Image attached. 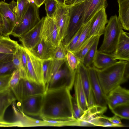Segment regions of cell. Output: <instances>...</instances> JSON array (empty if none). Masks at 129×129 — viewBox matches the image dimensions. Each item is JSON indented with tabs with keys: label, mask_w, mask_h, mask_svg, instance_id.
I'll return each instance as SVG.
<instances>
[{
	"label": "cell",
	"mask_w": 129,
	"mask_h": 129,
	"mask_svg": "<svg viewBox=\"0 0 129 129\" xmlns=\"http://www.w3.org/2000/svg\"><path fill=\"white\" fill-rule=\"evenodd\" d=\"M16 100L11 89L0 90V120H4L5 112Z\"/></svg>",
	"instance_id": "obj_21"
},
{
	"label": "cell",
	"mask_w": 129,
	"mask_h": 129,
	"mask_svg": "<svg viewBox=\"0 0 129 129\" xmlns=\"http://www.w3.org/2000/svg\"><path fill=\"white\" fill-rule=\"evenodd\" d=\"M52 59L42 60L43 82L45 86L51 77V65Z\"/></svg>",
	"instance_id": "obj_33"
},
{
	"label": "cell",
	"mask_w": 129,
	"mask_h": 129,
	"mask_svg": "<svg viewBox=\"0 0 129 129\" xmlns=\"http://www.w3.org/2000/svg\"><path fill=\"white\" fill-rule=\"evenodd\" d=\"M118 61L112 54L104 53L98 50L92 66L97 69H102Z\"/></svg>",
	"instance_id": "obj_20"
},
{
	"label": "cell",
	"mask_w": 129,
	"mask_h": 129,
	"mask_svg": "<svg viewBox=\"0 0 129 129\" xmlns=\"http://www.w3.org/2000/svg\"><path fill=\"white\" fill-rule=\"evenodd\" d=\"M87 108L97 104L91 89L87 99Z\"/></svg>",
	"instance_id": "obj_48"
},
{
	"label": "cell",
	"mask_w": 129,
	"mask_h": 129,
	"mask_svg": "<svg viewBox=\"0 0 129 129\" xmlns=\"http://www.w3.org/2000/svg\"><path fill=\"white\" fill-rule=\"evenodd\" d=\"M13 54L0 53V64L12 61Z\"/></svg>",
	"instance_id": "obj_47"
},
{
	"label": "cell",
	"mask_w": 129,
	"mask_h": 129,
	"mask_svg": "<svg viewBox=\"0 0 129 129\" xmlns=\"http://www.w3.org/2000/svg\"><path fill=\"white\" fill-rule=\"evenodd\" d=\"M108 21L106 9L98 12L91 19L88 38L93 36H101L103 34Z\"/></svg>",
	"instance_id": "obj_15"
},
{
	"label": "cell",
	"mask_w": 129,
	"mask_h": 129,
	"mask_svg": "<svg viewBox=\"0 0 129 129\" xmlns=\"http://www.w3.org/2000/svg\"><path fill=\"white\" fill-rule=\"evenodd\" d=\"M33 2L39 8L44 4L45 0H30Z\"/></svg>",
	"instance_id": "obj_49"
},
{
	"label": "cell",
	"mask_w": 129,
	"mask_h": 129,
	"mask_svg": "<svg viewBox=\"0 0 129 129\" xmlns=\"http://www.w3.org/2000/svg\"><path fill=\"white\" fill-rule=\"evenodd\" d=\"M92 66L96 71L103 91L106 96L128 79V61L119 60L102 69Z\"/></svg>",
	"instance_id": "obj_2"
},
{
	"label": "cell",
	"mask_w": 129,
	"mask_h": 129,
	"mask_svg": "<svg viewBox=\"0 0 129 129\" xmlns=\"http://www.w3.org/2000/svg\"><path fill=\"white\" fill-rule=\"evenodd\" d=\"M67 5L69 10V20L67 35L62 41L64 46L67 44L83 24L84 2L74 5Z\"/></svg>",
	"instance_id": "obj_7"
},
{
	"label": "cell",
	"mask_w": 129,
	"mask_h": 129,
	"mask_svg": "<svg viewBox=\"0 0 129 129\" xmlns=\"http://www.w3.org/2000/svg\"><path fill=\"white\" fill-rule=\"evenodd\" d=\"M73 115L74 117L77 119H80L84 114V111L77 104L74 98L72 99Z\"/></svg>",
	"instance_id": "obj_43"
},
{
	"label": "cell",
	"mask_w": 129,
	"mask_h": 129,
	"mask_svg": "<svg viewBox=\"0 0 129 129\" xmlns=\"http://www.w3.org/2000/svg\"><path fill=\"white\" fill-rule=\"evenodd\" d=\"M43 94L29 96L20 103L21 112L26 115L39 116L43 105Z\"/></svg>",
	"instance_id": "obj_12"
},
{
	"label": "cell",
	"mask_w": 129,
	"mask_h": 129,
	"mask_svg": "<svg viewBox=\"0 0 129 129\" xmlns=\"http://www.w3.org/2000/svg\"><path fill=\"white\" fill-rule=\"evenodd\" d=\"M85 1V0H75L72 4L71 5H74L82 2H84Z\"/></svg>",
	"instance_id": "obj_50"
},
{
	"label": "cell",
	"mask_w": 129,
	"mask_h": 129,
	"mask_svg": "<svg viewBox=\"0 0 129 129\" xmlns=\"http://www.w3.org/2000/svg\"><path fill=\"white\" fill-rule=\"evenodd\" d=\"M20 45L17 41L11 39L9 36L0 34V53L13 54Z\"/></svg>",
	"instance_id": "obj_23"
},
{
	"label": "cell",
	"mask_w": 129,
	"mask_h": 129,
	"mask_svg": "<svg viewBox=\"0 0 129 129\" xmlns=\"http://www.w3.org/2000/svg\"><path fill=\"white\" fill-rule=\"evenodd\" d=\"M111 110L120 118L129 119V104H120Z\"/></svg>",
	"instance_id": "obj_32"
},
{
	"label": "cell",
	"mask_w": 129,
	"mask_h": 129,
	"mask_svg": "<svg viewBox=\"0 0 129 129\" xmlns=\"http://www.w3.org/2000/svg\"><path fill=\"white\" fill-rule=\"evenodd\" d=\"M11 90L16 99L20 103L29 96L44 94L46 88L45 86L43 84L21 79L17 85Z\"/></svg>",
	"instance_id": "obj_8"
},
{
	"label": "cell",
	"mask_w": 129,
	"mask_h": 129,
	"mask_svg": "<svg viewBox=\"0 0 129 129\" xmlns=\"http://www.w3.org/2000/svg\"><path fill=\"white\" fill-rule=\"evenodd\" d=\"M57 2L59 4L63 5H66L65 4V0H56Z\"/></svg>",
	"instance_id": "obj_52"
},
{
	"label": "cell",
	"mask_w": 129,
	"mask_h": 129,
	"mask_svg": "<svg viewBox=\"0 0 129 129\" xmlns=\"http://www.w3.org/2000/svg\"><path fill=\"white\" fill-rule=\"evenodd\" d=\"M100 36L96 38L93 44L84 56L82 63L87 67L92 65L93 61L98 50L97 48Z\"/></svg>",
	"instance_id": "obj_27"
},
{
	"label": "cell",
	"mask_w": 129,
	"mask_h": 129,
	"mask_svg": "<svg viewBox=\"0 0 129 129\" xmlns=\"http://www.w3.org/2000/svg\"><path fill=\"white\" fill-rule=\"evenodd\" d=\"M77 70L80 78L87 99L91 90L90 79L87 67L80 62Z\"/></svg>",
	"instance_id": "obj_24"
},
{
	"label": "cell",
	"mask_w": 129,
	"mask_h": 129,
	"mask_svg": "<svg viewBox=\"0 0 129 129\" xmlns=\"http://www.w3.org/2000/svg\"><path fill=\"white\" fill-rule=\"evenodd\" d=\"M75 0H65V4L66 5H71Z\"/></svg>",
	"instance_id": "obj_51"
},
{
	"label": "cell",
	"mask_w": 129,
	"mask_h": 129,
	"mask_svg": "<svg viewBox=\"0 0 129 129\" xmlns=\"http://www.w3.org/2000/svg\"><path fill=\"white\" fill-rule=\"evenodd\" d=\"M83 25L75 34L71 39L65 46L67 50L72 51L77 42L82 30Z\"/></svg>",
	"instance_id": "obj_38"
},
{
	"label": "cell",
	"mask_w": 129,
	"mask_h": 129,
	"mask_svg": "<svg viewBox=\"0 0 129 129\" xmlns=\"http://www.w3.org/2000/svg\"><path fill=\"white\" fill-rule=\"evenodd\" d=\"M90 79L91 89L97 105L107 107L106 95L99 82L95 71L92 66L87 67Z\"/></svg>",
	"instance_id": "obj_14"
},
{
	"label": "cell",
	"mask_w": 129,
	"mask_h": 129,
	"mask_svg": "<svg viewBox=\"0 0 129 129\" xmlns=\"http://www.w3.org/2000/svg\"><path fill=\"white\" fill-rule=\"evenodd\" d=\"M57 6L53 18L58 28L60 37L62 41L67 35L68 27L69 10L67 5H61L57 2Z\"/></svg>",
	"instance_id": "obj_13"
},
{
	"label": "cell",
	"mask_w": 129,
	"mask_h": 129,
	"mask_svg": "<svg viewBox=\"0 0 129 129\" xmlns=\"http://www.w3.org/2000/svg\"><path fill=\"white\" fill-rule=\"evenodd\" d=\"M2 20L1 18L0 17V26H1L2 25Z\"/></svg>",
	"instance_id": "obj_53"
},
{
	"label": "cell",
	"mask_w": 129,
	"mask_h": 129,
	"mask_svg": "<svg viewBox=\"0 0 129 129\" xmlns=\"http://www.w3.org/2000/svg\"><path fill=\"white\" fill-rule=\"evenodd\" d=\"M39 8L33 2L19 23L14 28L11 35L19 38L34 27L40 21Z\"/></svg>",
	"instance_id": "obj_5"
},
{
	"label": "cell",
	"mask_w": 129,
	"mask_h": 129,
	"mask_svg": "<svg viewBox=\"0 0 129 129\" xmlns=\"http://www.w3.org/2000/svg\"><path fill=\"white\" fill-rule=\"evenodd\" d=\"M104 31L103 43L98 50L104 53L113 54L123 29L116 15L110 17Z\"/></svg>",
	"instance_id": "obj_3"
},
{
	"label": "cell",
	"mask_w": 129,
	"mask_h": 129,
	"mask_svg": "<svg viewBox=\"0 0 129 129\" xmlns=\"http://www.w3.org/2000/svg\"><path fill=\"white\" fill-rule=\"evenodd\" d=\"M119 7L118 17L122 29L129 30V0H117Z\"/></svg>",
	"instance_id": "obj_22"
},
{
	"label": "cell",
	"mask_w": 129,
	"mask_h": 129,
	"mask_svg": "<svg viewBox=\"0 0 129 129\" xmlns=\"http://www.w3.org/2000/svg\"><path fill=\"white\" fill-rule=\"evenodd\" d=\"M67 88L46 91L43 94L39 116L42 120H67L73 119L72 99Z\"/></svg>",
	"instance_id": "obj_1"
},
{
	"label": "cell",
	"mask_w": 129,
	"mask_h": 129,
	"mask_svg": "<svg viewBox=\"0 0 129 129\" xmlns=\"http://www.w3.org/2000/svg\"><path fill=\"white\" fill-rule=\"evenodd\" d=\"M55 47L42 37L37 44L33 48L28 50L37 58L44 60L53 59V53Z\"/></svg>",
	"instance_id": "obj_16"
},
{
	"label": "cell",
	"mask_w": 129,
	"mask_h": 129,
	"mask_svg": "<svg viewBox=\"0 0 129 129\" xmlns=\"http://www.w3.org/2000/svg\"><path fill=\"white\" fill-rule=\"evenodd\" d=\"M89 122L94 126L105 127H123L121 125L114 124L107 119L101 117L98 115L92 119Z\"/></svg>",
	"instance_id": "obj_36"
},
{
	"label": "cell",
	"mask_w": 129,
	"mask_h": 129,
	"mask_svg": "<svg viewBox=\"0 0 129 129\" xmlns=\"http://www.w3.org/2000/svg\"><path fill=\"white\" fill-rule=\"evenodd\" d=\"M66 64L71 70H76L81 62L75 55L71 51H68L66 57Z\"/></svg>",
	"instance_id": "obj_35"
},
{
	"label": "cell",
	"mask_w": 129,
	"mask_h": 129,
	"mask_svg": "<svg viewBox=\"0 0 129 129\" xmlns=\"http://www.w3.org/2000/svg\"><path fill=\"white\" fill-rule=\"evenodd\" d=\"M41 35L46 41L54 46L62 41L60 37L58 28L54 18L45 17Z\"/></svg>",
	"instance_id": "obj_10"
},
{
	"label": "cell",
	"mask_w": 129,
	"mask_h": 129,
	"mask_svg": "<svg viewBox=\"0 0 129 129\" xmlns=\"http://www.w3.org/2000/svg\"><path fill=\"white\" fill-rule=\"evenodd\" d=\"M75 100L78 105L85 111L88 107L87 100L79 75L77 69L74 85Z\"/></svg>",
	"instance_id": "obj_19"
},
{
	"label": "cell",
	"mask_w": 129,
	"mask_h": 129,
	"mask_svg": "<svg viewBox=\"0 0 129 129\" xmlns=\"http://www.w3.org/2000/svg\"><path fill=\"white\" fill-rule=\"evenodd\" d=\"M106 98L107 104L111 110L120 104L115 96L111 92L106 95Z\"/></svg>",
	"instance_id": "obj_42"
},
{
	"label": "cell",
	"mask_w": 129,
	"mask_h": 129,
	"mask_svg": "<svg viewBox=\"0 0 129 129\" xmlns=\"http://www.w3.org/2000/svg\"><path fill=\"white\" fill-rule=\"evenodd\" d=\"M107 109V107L102 106L97 104L88 107L80 119L89 122L95 116L103 114L106 111Z\"/></svg>",
	"instance_id": "obj_25"
},
{
	"label": "cell",
	"mask_w": 129,
	"mask_h": 129,
	"mask_svg": "<svg viewBox=\"0 0 129 129\" xmlns=\"http://www.w3.org/2000/svg\"><path fill=\"white\" fill-rule=\"evenodd\" d=\"M25 49L27 59L26 79L44 85L43 82L42 60L34 56L28 49Z\"/></svg>",
	"instance_id": "obj_9"
},
{
	"label": "cell",
	"mask_w": 129,
	"mask_h": 129,
	"mask_svg": "<svg viewBox=\"0 0 129 129\" xmlns=\"http://www.w3.org/2000/svg\"><path fill=\"white\" fill-rule=\"evenodd\" d=\"M98 116L107 119L114 124L121 125L123 127L125 126L122 124L120 118L115 115L112 117H108L104 115L103 114H100L98 115Z\"/></svg>",
	"instance_id": "obj_45"
},
{
	"label": "cell",
	"mask_w": 129,
	"mask_h": 129,
	"mask_svg": "<svg viewBox=\"0 0 129 129\" xmlns=\"http://www.w3.org/2000/svg\"><path fill=\"white\" fill-rule=\"evenodd\" d=\"M21 77L19 71L16 69L13 71L9 82V85L11 89L16 87L18 84Z\"/></svg>",
	"instance_id": "obj_40"
},
{
	"label": "cell",
	"mask_w": 129,
	"mask_h": 129,
	"mask_svg": "<svg viewBox=\"0 0 129 129\" xmlns=\"http://www.w3.org/2000/svg\"><path fill=\"white\" fill-rule=\"evenodd\" d=\"M91 22V19L83 24V28L78 40L71 52L74 53L77 51L82 44L88 38V34Z\"/></svg>",
	"instance_id": "obj_30"
},
{
	"label": "cell",
	"mask_w": 129,
	"mask_h": 129,
	"mask_svg": "<svg viewBox=\"0 0 129 129\" xmlns=\"http://www.w3.org/2000/svg\"><path fill=\"white\" fill-rule=\"evenodd\" d=\"M119 60L129 61V33L121 31L114 52L112 54Z\"/></svg>",
	"instance_id": "obj_17"
},
{
	"label": "cell",
	"mask_w": 129,
	"mask_h": 129,
	"mask_svg": "<svg viewBox=\"0 0 129 129\" xmlns=\"http://www.w3.org/2000/svg\"><path fill=\"white\" fill-rule=\"evenodd\" d=\"M107 0H85L84 2L83 24L89 21L100 10L106 9Z\"/></svg>",
	"instance_id": "obj_18"
},
{
	"label": "cell",
	"mask_w": 129,
	"mask_h": 129,
	"mask_svg": "<svg viewBox=\"0 0 129 129\" xmlns=\"http://www.w3.org/2000/svg\"><path fill=\"white\" fill-rule=\"evenodd\" d=\"M66 64L67 68H61L53 75L46 86V91L65 88L72 89L76 69L72 70Z\"/></svg>",
	"instance_id": "obj_6"
},
{
	"label": "cell",
	"mask_w": 129,
	"mask_h": 129,
	"mask_svg": "<svg viewBox=\"0 0 129 129\" xmlns=\"http://www.w3.org/2000/svg\"><path fill=\"white\" fill-rule=\"evenodd\" d=\"M67 51L65 46L61 41L55 48L53 59L58 60H65Z\"/></svg>",
	"instance_id": "obj_34"
},
{
	"label": "cell",
	"mask_w": 129,
	"mask_h": 129,
	"mask_svg": "<svg viewBox=\"0 0 129 129\" xmlns=\"http://www.w3.org/2000/svg\"><path fill=\"white\" fill-rule=\"evenodd\" d=\"M0 127H11L18 126L23 127L21 122L19 121H17L14 122H10L5 120H0Z\"/></svg>",
	"instance_id": "obj_46"
},
{
	"label": "cell",
	"mask_w": 129,
	"mask_h": 129,
	"mask_svg": "<svg viewBox=\"0 0 129 129\" xmlns=\"http://www.w3.org/2000/svg\"><path fill=\"white\" fill-rule=\"evenodd\" d=\"M16 69L12 61L0 64V75L12 73Z\"/></svg>",
	"instance_id": "obj_41"
},
{
	"label": "cell",
	"mask_w": 129,
	"mask_h": 129,
	"mask_svg": "<svg viewBox=\"0 0 129 129\" xmlns=\"http://www.w3.org/2000/svg\"><path fill=\"white\" fill-rule=\"evenodd\" d=\"M1 26H0V33L1 31Z\"/></svg>",
	"instance_id": "obj_54"
},
{
	"label": "cell",
	"mask_w": 129,
	"mask_h": 129,
	"mask_svg": "<svg viewBox=\"0 0 129 129\" xmlns=\"http://www.w3.org/2000/svg\"><path fill=\"white\" fill-rule=\"evenodd\" d=\"M12 73L0 75V90L11 89L9 86V82Z\"/></svg>",
	"instance_id": "obj_39"
},
{
	"label": "cell",
	"mask_w": 129,
	"mask_h": 129,
	"mask_svg": "<svg viewBox=\"0 0 129 129\" xmlns=\"http://www.w3.org/2000/svg\"><path fill=\"white\" fill-rule=\"evenodd\" d=\"M17 1L16 15L17 25L20 22L27 11L31 1L30 0H17Z\"/></svg>",
	"instance_id": "obj_29"
},
{
	"label": "cell",
	"mask_w": 129,
	"mask_h": 129,
	"mask_svg": "<svg viewBox=\"0 0 129 129\" xmlns=\"http://www.w3.org/2000/svg\"><path fill=\"white\" fill-rule=\"evenodd\" d=\"M98 36H92L87 38L79 49L76 52L73 53L79 59L81 62H82L84 56L93 44Z\"/></svg>",
	"instance_id": "obj_26"
},
{
	"label": "cell",
	"mask_w": 129,
	"mask_h": 129,
	"mask_svg": "<svg viewBox=\"0 0 129 129\" xmlns=\"http://www.w3.org/2000/svg\"><path fill=\"white\" fill-rule=\"evenodd\" d=\"M120 104H129V90L119 86L111 92Z\"/></svg>",
	"instance_id": "obj_28"
},
{
	"label": "cell",
	"mask_w": 129,
	"mask_h": 129,
	"mask_svg": "<svg viewBox=\"0 0 129 129\" xmlns=\"http://www.w3.org/2000/svg\"><path fill=\"white\" fill-rule=\"evenodd\" d=\"M17 2L14 0L9 4L0 1V17L2 21L0 34L9 36L17 25Z\"/></svg>",
	"instance_id": "obj_4"
},
{
	"label": "cell",
	"mask_w": 129,
	"mask_h": 129,
	"mask_svg": "<svg viewBox=\"0 0 129 129\" xmlns=\"http://www.w3.org/2000/svg\"><path fill=\"white\" fill-rule=\"evenodd\" d=\"M45 17H43L34 27L18 38L21 45L25 49L31 50L41 39V31Z\"/></svg>",
	"instance_id": "obj_11"
},
{
	"label": "cell",
	"mask_w": 129,
	"mask_h": 129,
	"mask_svg": "<svg viewBox=\"0 0 129 129\" xmlns=\"http://www.w3.org/2000/svg\"><path fill=\"white\" fill-rule=\"evenodd\" d=\"M20 46L17 50L13 54L12 61L15 68L19 72L21 79H25L26 74L21 60Z\"/></svg>",
	"instance_id": "obj_31"
},
{
	"label": "cell",
	"mask_w": 129,
	"mask_h": 129,
	"mask_svg": "<svg viewBox=\"0 0 129 129\" xmlns=\"http://www.w3.org/2000/svg\"><path fill=\"white\" fill-rule=\"evenodd\" d=\"M66 60V59L58 60L52 59L51 65V78L56 72L61 68Z\"/></svg>",
	"instance_id": "obj_44"
},
{
	"label": "cell",
	"mask_w": 129,
	"mask_h": 129,
	"mask_svg": "<svg viewBox=\"0 0 129 129\" xmlns=\"http://www.w3.org/2000/svg\"><path fill=\"white\" fill-rule=\"evenodd\" d=\"M45 5L46 16L53 18L57 9V2L56 0H45Z\"/></svg>",
	"instance_id": "obj_37"
}]
</instances>
